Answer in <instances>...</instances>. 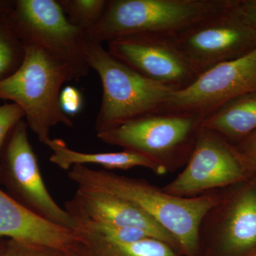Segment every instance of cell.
<instances>
[{
	"label": "cell",
	"instance_id": "1",
	"mask_svg": "<svg viewBox=\"0 0 256 256\" xmlns=\"http://www.w3.org/2000/svg\"><path fill=\"white\" fill-rule=\"evenodd\" d=\"M68 176L80 188L106 192L137 206L174 236L184 256H198L200 224L220 197V190L194 197L174 196L146 180L84 165H74Z\"/></svg>",
	"mask_w": 256,
	"mask_h": 256
},
{
	"label": "cell",
	"instance_id": "2",
	"mask_svg": "<svg viewBox=\"0 0 256 256\" xmlns=\"http://www.w3.org/2000/svg\"><path fill=\"white\" fill-rule=\"evenodd\" d=\"M24 58L20 68L0 80V99L10 100L24 112L28 128L45 144L50 129L57 124L72 128V120L60 104L65 82L80 78L70 66L34 44H24Z\"/></svg>",
	"mask_w": 256,
	"mask_h": 256
},
{
	"label": "cell",
	"instance_id": "3",
	"mask_svg": "<svg viewBox=\"0 0 256 256\" xmlns=\"http://www.w3.org/2000/svg\"><path fill=\"white\" fill-rule=\"evenodd\" d=\"M234 0H108L100 21L86 32L100 44L134 34L172 37L204 18L229 9Z\"/></svg>",
	"mask_w": 256,
	"mask_h": 256
},
{
	"label": "cell",
	"instance_id": "4",
	"mask_svg": "<svg viewBox=\"0 0 256 256\" xmlns=\"http://www.w3.org/2000/svg\"><path fill=\"white\" fill-rule=\"evenodd\" d=\"M204 117L154 112L97 132L102 142L144 154L169 172L185 166Z\"/></svg>",
	"mask_w": 256,
	"mask_h": 256
},
{
	"label": "cell",
	"instance_id": "5",
	"mask_svg": "<svg viewBox=\"0 0 256 256\" xmlns=\"http://www.w3.org/2000/svg\"><path fill=\"white\" fill-rule=\"evenodd\" d=\"M86 56L90 68L99 76L102 85L96 132L156 112L176 90L143 76L114 58L100 44L87 42Z\"/></svg>",
	"mask_w": 256,
	"mask_h": 256
},
{
	"label": "cell",
	"instance_id": "6",
	"mask_svg": "<svg viewBox=\"0 0 256 256\" xmlns=\"http://www.w3.org/2000/svg\"><path fill=\"white\" fill-rule=\"evenodd\" d=\"M220 192L200 224L198 256L256 255V173Z\"/></svg>",
	"mask_w": 256,
	"mask_h": 256
},
{
	"label": "cell",
	"instance_id": "7",
	"mask_svg": "<svg viewBox=\"0 0 256 256\" xmlns=\"http://www.w3.org/2000/svg\"><path fill=\"white\" fill-rule=\"evenodd\" d=\"M10 24L24 44H34L68 64L79 78L90 70L86 32L72 24L58 0L13 1Z\"/></svg>",
	"mask_w": 256,
	"mask_h": 256
},
{
	"label": "cell",
	"instance_id": "8",
	"mask_svg": "<svg viewBox=\"0 0 256 256\" xmlns=\"http://www.w3.org/2000/svg\"><path fill=\"white\" fill-rule=\"evenodd\" d=\"M28 130L22 119L8 134L0 154V182L13 200L32 213L75 232L77 224L47 190Z\"/></svg>",
	"mask_w": 256,
	"mask_h": 256
},
{
	"label": "cell",
	"instance_id": "9",
	"mask_svg": "<svg viewBox=\"0 0 256 256\" xmlns=\"http://www.w3.org/2000/svg\"><path fill=\"white\" fill-rule=\"evenodd\" d=\"M255 174L235 146L201 126L183 171L162 188L174 196H201L246 181Z\"/></svg>",
	"mask_w": 256,
	"mask_h": 256
},
{
	"label": "cell",
	"instance_id": "10",
	"mask_svg": "<svg viewBox=\"0 0 256 256\" xmlns=\"http://www.w3.org/2000/svg\"><path fill=\"white\" fill-rule=\"evenodd\" d=\"M256 92V47L200 74L191 85L176 90L156 112L206 117L226 102Z\"/></svg>",
	"mask_w": 256,
	"mask_h": 256
},
{
	"label": "cell",
	"instance_id": "11",
	"mask_svg": "<svg viewBox=\"0 0 256 256\" xmlns=\"http://www.w3.org/2000/svg\"><path fill=\"white\" fill-rule=\"evenodd\" d=\"M235 2L229 9L204 18L172 37L200 74L256 47V34L234 12Z\"/></svg>",
	"mask_w": 256,
	"mask_h": 256
},
{
	"label": "cell",
	"instance_id": "12",
	"mask_svg": "<svg viewBox=\"0 0 256 256\" xmlns=\"http://www.w3.org/2000/svg\"><path fill=\"white\" fill-rule=\"evenodd\" d=\"M108 43L109 53L146 78L182 90L200 75L178 50L172 37L134 34Z\"/></svg>",
	"mask_w": 256,
	"mask_h": 256
},
{
	"label": "cell",
	"instance_id": "13",
	"mask_svg": "<svg viewBox=\"0 0 256 256\" xmlns=\"http://www.w3.org/2000/svg\"><path fill=\"white\" fill-rule=\"evenodd\" d=\"M64 210L77 227L80 224L99 223L142 229L181 256L180 246L172 235L137 206L114 195L78 186L73 198L66 202Z\"/></svg>",
	"mask_w": 256,
	"mask_h": 256
},
{
	"label": "cell",
	"instance_id": "14",
	"mask_svg": "<svg viewBox=\"0 0 256 256\" xmlns=\"http://www.w3.org/2000/svg\"><path fill=\"white\" fill-rule=\"evenodd\" d=\"M0 237L44 244L66 252H70L77 244L75 232L34 214L1 188Z\"/></svg>",
	"mask_w": 256,
	"mask_h": 256
},
{
	"label": "cell",
	"instance_id": "15",
	"mask_svg": "<svg viewBox=\"0 0 256 256\" xmlns=\"http://www.w3.org/2000/svg\"><path fill=\"white\" fill-rule=\"evenodd\" d=\"M45 146L52 151L50 160L60 169L68 171L74 165L96 164L108 170H127L144 168L158 175H164L166 170L149 158L128 150L118 152H82L70 149L63 140L50 138Z\"/></svg>",
	"mask_w": 256,
	"mask_h": 256
},
{
	"label": "cell",
	"instance_id": "16",
	"mask_svg": "<svg viewBox=\"0 0 256 256\" xmlns=\"http://www.w3.org/2000/svg\"><path fill=\"white\" fill-rule=\"evenodd\" d=\"M202 127L226 140L240 141L256 131V92L226 102L204 117Z\"/></svg>",
	"mask_w": 256,
	"mask_h": 256
},
{
	"label": "cell",
	"instance_id": "17",
	"mask_svg": "<svg viewBox=\"0 0 256 256\" xmlns=\"http://www.w3.org/2000/svg\"><path fill=\"white\" fill-rule=\"evenodd\" d=\"M77 248L88 256H178L168 244L148 238L131 244H118L75 232Z\"/></svg>",
	"mask_w": 256,
	"mask_h": 256
},
{
	"label": "cell",
	"instance_id": "18",
	"mask_svg": "<svg viewBox=\"0 0 256 256\" xmlns=\"http://www.w3.org/2000/svg\"><path fill=\"white\" fill-rule=\"evenodd\" d=\"M10 6L0 10V80L14 74L22 64L25 56L24 44L10 24Z\"/></svg>",
	"mask_w": 256,
	"mask_h": 256
},
{
	"label": "cell",
	"instance_id": "19",
	"mask_svg": "<svg viewBox=\"0 0 256 256\" xmlns=\"http://www.w3.org/2000/svg\"><path fill=\"white\" fill-rule=\"evenodd\" d=\"M64 14L72 24L87 32L100 21L107 0H58Z\"/></svg>",
	"mask_w": 256,
	"mask_h": 256
},
{
	"label": "cell",
	"instance_id": "20",
	"mask_svg": "<svg viewBox=\"0 0 256 256\" xmlns=\"http://www.w3.org/2000/svg\"><path fill=\"white\" fill-rule=\"evenodd\" d=\"M4 256H70V252L57 248L9 239L5 242Z\"/></svg>",
	"mask_w": 256,
	"mask_h": 256
},
{
	"label": "cell",
	"instance_id": "21",
	"mask_svg": "<svg viewBox=\"0 0 256 256\" xmlns=\"http://www.w3.org/2000/svg\"><path fill=\"white\" fill-rule=\"evenodd\" d=\"M22 119L24 112L16 104L11 102L0 106V154L10 131Z\"/></svg>",
	"mask_w": 256,
	"mask_h": 256
},
{
	"label": "cell",
	"instance_id": "22",
	"mask_svg": "<svg viewBox=\"0 0 256 256\" xmlns=\"http://www.w3.org/2000/svg\"><path fill=\"white\" fill-rule=\"evenodd\" d=\"M60 104L64 114L68 117H73L82 111L84 106V98L78 88L68 86L60 92Z\"/></svg>",
	"mask_w": 256,
	"mask_h": 256
},
{
	"label": "cell",
	"instance_id": "23",
	"mask_svg": "<svg viewBox=\"0 0 256 256\" xmlns=\"http://www.w3.org/2000/svg\"><path fill=\"white\" fill-rule=\"evenodd\" d=\"M234 12L256 35V0L236 1Z\"/></svg>",
	"mask_w": 256,
	"mask_h": 256
},
{
	"label": "cell",
	"instance_id": "24",
	"mask_svg": "<svg viewBox=\"0 0 256 256\" xmlns=\"http://www.w3.org/2000/svg\"><path fill=\"white\" fill-rule=\"evenodd\" d=\"M236 148L249 169L256 173V131L239 141Z\"/></svg>",
	"mask_w": 256,
	"mask_h": 256
},
{
	"label": "cell",
	"instance_id": "25",
	"mask_svg": "<svg viewBox=\"0 0 256 256\" xmlns=\"http://www.w3.org/2000/svg\"><path fill=\"white\" fill-rule=\"evenodd\" d=\"M70 256H88L84 254V252H80V250L76 246L74 249H72V250H70Z\"/></svg>",
	"mask_w": 256,
	"mask_h": 256
},
{
	"label": "cell",
	"instance_id": "26",
	"mask_svg": "<svg viewBox=\"0 0 256 256\" xmlns=\"http://www.w3.org/2000/svg\"><path fill=\"white\" fill-rule=\"evenodd\" d=\"M13 1H5V0H0V10L6 9L10 8L12 4Z\"/></svg>",
	"mask_w": 256,
	"mask_h": 256
},
{
	"label": "cell",
	"instance_id": "27",
	"mask_svg": "<svg viewBox=\"0 0 256 256\" xmlns=\"http://www.w3.org/2000/svg\"><path fill=\"white\" fill-rule=\"evenodd\" d=\"M5 242H6V240L4 242V240H3L1 237H0V256H4Z\"/></svg>",
	"mask_w": 256,
	"mask_h": 256
},
{
	"label": "cell",
	"instance_id": "28",
	"mask_svg": "<svg viewBox=\"0 0 256 256\" xmlns=\"http://www.w3.org/2000/svg\"><path fill=\"white\" fill-rule=\"evenodd\" d=\"M252 256H256V255Z\"/></svg>",
	"mask_w": 256,
	"mask_h": 256
}]
</instances>
